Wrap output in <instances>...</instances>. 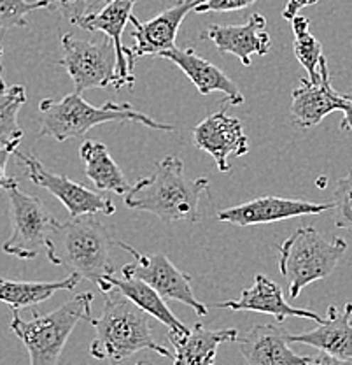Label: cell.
<instances>
[{
  "mask_svg": "<svg viewBox=\"0 0 352 365\" xmlns=\"http://www.w3.org/2000/svg\"><path fill=\"white\" fill-rule=\"evenodd\" d=\"M116 245L109 230L93 215L75 216L58 223L51 235L46 257L51 264L62 265L81 279L98 287L105 276L114 274L111 248Z\"/></svg>",
  "mask_w": 352,
  "mask_h": 365,
  "instance_id": "obj_3",
  "label": "cell"
},
{
  "mask_svg": "<svg viewBox=\"0 0 352 365\" xmlns=\"http://www.w3.org/2000/svg\"><path fill=\"white\" fill-rule=\"evenodd\" d=\"M51 11H60L67 20H74V18L81 16L86 13V4L88 0H48Z\"/></svg>",
  "mask_w": 352,
  "mask_h": 365,
  "instance_id": "obj_30",
  "label": "cell"
},
{
  "mask_svg": "<svg viewBox=\"0 0 352 365\" xmlns=\"http://www.w3.org/2000/svg\"><path fill=\"white\" fill-rule=\"evenodd\" d=\"M193 143L198 150L214 158L221 173H230V160L249 153V140L244 125L226 111L212 113L193 128Z\"/></svg>",
  "mask_w": 352,
  "mask_h": 365,
  "instance_id": "obj_12",
  "label": "cell"
},
{
  "mask_svg": "<svg viewBox=\"0 0 352 365\" xmlns=\"http://www.w3.org/2000/svg\"><path fill=\"white\" fill-rule=\"evenodd\" d=\"M39 137H53L58 143H65L74 137H82L98 125L111 123V121L141 123L144 127L165 132H172L176 128L169 123H158L156 120L139 113L127 102L124 104L105 102L104 106L95 108L82 98V93H78V91L62 98H44L39 104Z\"/></svg>",
  "mask_w": 352,
  "mask_h": 365,
  "instance_id": "obj_4",
  "label": "cell"
},
{
  "mask_svg": "<svg viewBox=\"0 0 352 365\" xmlns=\"http://www.w3.org/2000/svg\"><path fill=\"white\" fill-rule=\"evenodd\" d=\"M2 71H4V67H2V48H0V79H2Z\"/></svg>",
  "mask_w": 352,
  "mask_h": 365,
  "instance_id": "obj_35",
  "label": "cell"
},
{
  "mask_svg": "<svg viewBox=\"0 0 352 365\" xmlns=\"http://www.w3.org/2000/svg\"><path fill=\"white\" fill-rule=\"evenodd\" d=\"M218 307L230 311H252V313L270 314L277 319V323H282L289 317L314 319L316 323L324 322V318H321L316 311L309 309V307L291 306L284 297L281 287L268 279L265 274H256L252 287L242 292L237 300H226V302L218 304Z\"/></svg>",
  "mask_w": 352,
  "mask_h": 365,
  "instance_id": "obj_18",
  "label": "cell"
},
{
  "mask_svg": "<svg viewBox=\"0 0 352 365\" xmlns=\"http://www.w3.org/2000/svg\"><path fill=\"white\" fill-rule=\"evenodd\" d=\"M51 9L48 0H0V30L16 29V26H26V16L32 11Z\"/></svg>",
  "mask_w": 352,
  "mask_h": 365,
  "instance_id": "obj_27",
  "label": "cell"
},
{
  "mask_svg": "<svg viewBox=\"0 0 352 365\" xmlns=\"http://www.w3.org/2000/svg\"><path fill=\"white\" fill-rule=\"evenodd\" d=\"M169 341L174 348V365H214L218 348L223 342H237L235 329L209 330L202 323H195L188 334L169 330Z\"/></svg>",
  "mask_w": 352,
  "mask_h": 365,
  "instance_id": "obj_21",
  "label": "cell"
},
{
  "mask_svg": "<svg viewBox=\"0 0 352 365\" xmlns=\"http://www.w3.org/2000/svg\"><path fill=\"white\" fill-rule=\"evenodd\" d=\"M203 39H209L221 53H230L240 60L242 66L249 67L252 56H263L270 51L272 39L267 30L263 14L255 13L240 25H209Z\"/></svg>",
  "mask_w": 352,
  "mask_h": 365,
  "instance_id": "obj_16",
  "label": "cell"
},
{
  "mask_svg": "<svg viewBox=\"0 0 352 365\" xmlns=\"http://www.w3.org/2000/svg\"><path fill=\"white\" fill-rule=\"evenodd\" d=\"M135 365H149V364H146V362H137Z\"/></svg>",
  "mask_w": 352,
  "mask_h": 365,
  "instance_id": "obj_36",
  "label": "cell"
},
{
  "mask_svg": "<svg viewBox=\"0 0 352 365\" xmlns=\"http://www.w3.org/2000/svg\"><path fill=\"white\" fill-rule=\"evenodd\" d=\"M20 144H9V146H0V190H7L13 185H16V180L6 174L7 160H9L11 155H14V151L18 150Z\"/></svg>",
  "mask_w": 352,
  "mask_h": 365,
  "instance_id": "obj_31",
  "label": "cell"
},
{
  "mask_svg": "<svg viewBox=\"0 0 352 365\" xmlns=\"http://www.w3.org/2000/svg\"><path fill=\"white\" fill-rule=\"evenodd\" d=\"M255 2L256 0H202L193 9V13H230V11L245 9Z\"/></svg>",
  "mask_w": 352,
  "mask_h": 365,
  "instance_id": "obj_29",
  "label": "cell"
},
{
  "mask_svg": "<svg viewBox=\"0 0 352 365\" xmlns=\"http://www.w3.org/2000/svg\"><path fill=\"white\" fill-rule=\"evenodd\" d=\"M207 188V178L189 180L184 174L183 160L170 155L156 162L153 176L142 178L132 186L124 204L132 211L149 212L165 223H196L200 220V199Z\"/></svg>",
  "mask_w": 352,
  "mask_h": 365,
  "instance_id": "obj_1",
  "label": "cell"
},
{
  "mask_svg": "<svg viewBox=\"0 0 352 365\" xmlns=\"http://www.w3.org/2000/svg\"><path fill=\"white\" fill-rule=\"evenodd\" d=\"M79 155L85 163L86 176L98 190L117 193V195H127L130 192V182L104 143L92 139L85 140L79 148Z\"/></svg>",
  "mask_w": 352,
  "mask_h": 365,
  "instance_id": "obj_23",
  "label": "cell"
},
{
  "mask_svg": "<svg viewBox=\"0 0 352 365\" xmlns=\"http://www.w3.org/2000/svg\"><path fill=\"white\" fill-rule=\"evenodd\" d=\"M100 292L119 290L127 299H130L135 306H139L144 313H147L149 317L156 318L158 322L164 323V325L169 327V330L177 334H188L189 329L181 322L172 311L169 309V306L165 304V299L158 294L154 288H151L149 284H146L144 281L137 279V277H114V274L111 276H105L102 279V283L98 284Z\"/></svg>",
  "mask_w": 352,
  "mask_h": 365,
  "instance_id": "obj_22",
  "label": "cell"
},
{
  "mask_svg": "<svg viewBox=\"0 0 352 365\" xmlns=\"http://www.w3.org/2000/svg\"><path fill=\"white\" fill-rule=\"evenodd\" d=\"M9 195V216L11 232L9 239L4 242L2 250L6 255L32 260L41 250H46L51 245V235L60 222H56L48 211L43 200L28 195L20 186L13 185L6 190Z\"/></svg>",
  "mask_w": 352,
  "mask_h": 365,
  "instance_id": "obj_7",
  "label": "cell"
},
{
  "mask_svg": "<svg viewBox=\"0 0 352 365\" xmlns=\"http://www.w3.org/2000/svg\"><path fill=\"white\" fill-rule=\"evenodd\" d=\"M14 155H16L18 160L23 162L28 180L36 186L48 190L53 197H56L60 202L65 205L70 218L85 215H97V212L112 216L116 212V205L112 204L111 199L86 188L81 182L72 181L70 178L49 173L46 167L36 158V155L21 153L18 150L14 151Z\"/></svg>",
  "mask_w": 352,
  "mask_h": 365,
  "instance_id": "obj_10",
  "label": "cell"
},
{
  "mask_svg": "<svg viewBox=\"0 0 352 365\" xmlns=\"http://www.w3.org/2000/svg\"><path fill=\"white\" fill-rule=\"evenodd\" d=\"M160 58L170 60L174 66L179 67L184 72V76H188L189 81L196 86L200 95L223 91L226 95V101L232 106L244 104V95L232 79L221 68L210 63L209 60L202 58L193 48L169 49L164 55H160Z\"/></svg>",
  "mask_w": 352,
  "mask_h": 365,
  "instance_id": "obj_19",
  "label": "cell"
},
{
  "mask_svg": "<svg viewBox=\"0 0 352 365\" xmlns=\"http://www.w3.org/2000/svg\"><path fill=\"white\" fill-rule=\"evenodd\" d=\"M237 342L249 365H309L312 360L289 348V332L281 323L255 325Z\"/></svg>",
  "mask_w": 352,
  "mask_h": 365,
  "instance_id": "obj_17",
  "label": "cell"
},
{
  "mask_svg": "<svg viewBox=\"0 0 352 365\" xmlns=\"http://www.w3.org/2000/svg\"><path fill=\"white\" fill-rule=\"evenodd\" d=\"M147 317L149 314L144 313L116 288L104 292L102 314L88 322L95 329L90 355L97 360L119 364L135 353L151 349L165 359H174L172 353L154 339Z\"/></svg>",
  "mask_w": 352,
  "mask_h": 365,
  "instance_id": "obj_2",
  "label": "cell"
},
{
  "mask_svg": "<svg viewBox=\"0 0 352 365\" xmlns=\"http://www.w3.org/2000/svg\"><path fill=\"white\" fill-rule=\"evenodd\" d=\"M81 277L69 274L62 281H13L0 277V302L7 304L13 311L33 307L51 299L56 292L74 290Z\"/></svg>",
  "mask_w": 352,
  "mask_h": 365,
  "instance_id": "obj_24",
  "label": "cell"
},
{
  "mask_svg": "<svg viewBox=\"0 0 352 365\" xmlns=\"http://www.w3.org/2000/svg\"><path fill=\"white\" fill-rule=\"evenodd\" d=\"M93 299L92 292H85L72 297L58 309L48 314L32 311L30 319L21 318L20 311H13L11 330L23 342L30 356V365H58L60 355L72 330L79 322H90L93 318Z\"/></svg>",
  "mask_w": 352,
  "mask_h": 365,
  "instance_id": "obj_5",
  "label": "cell"
},
{
  "mask_svg": "<svg viewBox=\"0 0 352 365\" xmlns=\"http://www.w3.org/2000/svg\"><path fill=\"white\" fill-rule=\"evenodd\" d=\"M347 251L340 237L326 239L314 227H300L279 246V271L287 281L291 299L305 287L328 277Z\"/></svg>",
  "mask_w": 352,
  "mask_h": 365,
  "instance_id": "obj_6",
  "label": "cell"
},
{
  "mask_svg": "<svg viewBox=\"0 0 352 365\" xmlns=\"http://www.w3.org/2000/svg\"><path fill=\"white\" fill-rule=\"evenodd\" d=\"M200 2L202 0H176L174 6L166 7L153 20L144 23L132 16L130 23L134 25L132 36L135 39L132 51H134L135 60L142 56H160L169 49L176 48L181 23Z\"/></svg>",
  "mask_w": 352,
  "mask_h": 365,
  "instance_id": "obj_15",
  "label": "cell"
},
{
  "mask_svg": "<svg viewBox=\"0 0 352 365\" xmlns=\"http://www.w3.org/2000/svg\"><path fill=\"white\" fill-rule=\"evenodd\" d=\"M293 34H294V56L302 67L305 68L309 79L312 83L321 81V60L323 56V46L310 32V21L305 16H294L293 20Z\"/></svg>",
  "mask_w": 352,
  "mask_h": 365,
  "instance_id": "obj_26",
  "label": "cell"
},
{
  "mask_svg": "<svg viewBox=\"0 0 352 365\" xmlns=\"http://www.w3.org/2000/svg\"><path fill=\"white\" fill-rule=\"evenodd\" d=\"M351 322H352V317H351Z\"/></svg>",
  "mask_w": 352,
  "mask_h": 365,
  "instance_id": "obj_37",
  "label": "cell"
},
{
  "mask_svg": "<svg viewBox=\"0 0 352 365\" xmlns=\"http://www.w3.org/2000/svg\"><path fill=\"white\" fill-rule=\"evenodd\" d=\"M333 202H309V200L286 199L279 195H265L252 199L249 202L221 209L215 218L223 223L237 227L267 225V223L281 222V220L298 218V216L323 215L331 211Z\"/></svg>",
  "mask_w": 352,
  "mask_h": 365,
  "instance_id": "obj_13",
  "label": "cell"
},
{
  "mask_svg": "<svg viewBox=\"0 0 352 365\" xmlns=\"http://www.w3.org/2000/svg\"><path fill=\"white\" fill-rule=\"evenodd\" d=\"M321 2V0H287L286 7H284L282 11V18L284 20H293L294 16H298L300 14V11L304 9V7H309V6H314V4Z\"/></svg>",
  "mask_w": 352,
  "mask_h": 365,
  "instance_id": "obj_32",
  "label": "cell"
},
{
  "mask_svg": "<svg viewBox=\"0 0 352 365\" xmlns=\"http://www.w3.org/2000/svg\"><path fill=\"white\" fill-rule=\"evenodd\" d=\"M116 246L123 248L127 253L134 257V264H127L121 269L124 277H137L149 284L151 288L158 292L164 299L177 300L191 307L198 317H207L209 309L206 304L196 299L195 292L191 288V276L181 271L179 267L169 260L166 255H142L141 251L132 248L124 242H116Z\"/></svg>",
  "mask_w": 352,
  "mask_h": 365,
  "instance_id": "obj_9",
  "label": "cell"
},
{
  "mask_svg": "<svg viewBox=\"0 0 352 365\" xmlns=\"http://www.w3.org/2000/svg\"><path fill=\"white\" fill-rule=\"evenodd\" d=\"M137 0H104L102 7L95 13H82L81 16L74 18L72 23L86 32H102L107 39L114 44L117 56V78H119V88L123 86H134L135 76V56L132 48L123 46V32L134 16V6Z\"/></svg>",
  "mask_w": 352,
  "mask_h": 365,
  "instance_id": "obj_11",
  "label": "cell"
},
{
  "mask_svg": "<svg viewBox=\"0 0 352 365\" xmlns=\"http://www.w3.org/2000/svg\"><path fill=\"white\" fill-rule=\"evenodd\" d=\"M58 66L70 76L74 91L78 93L92 88H107L111 85L119 90L116 49L109 39L92 43L65 34L62 36V58Z\"/></svg>",
  "mask_w": 352,
  "mask_h": 365,
  "instance_id": "obj_8",
  "label": "cell"
},
{
  "mask_svg": "<svg viewBox=\"0 0 352 365\" xmlns=\"http://www.w3.org/2000/svg\"><path fill=\"white\" fill-rule=\"evenodd\" d=\"M321 81L312 83L302 79L300 86L291 93V120L300 128H312L319 125L333 111H343L349 95L338 93L331 86L326 58L321 60Z\"/></svg>",
  "mask_w": 352,
  "mask_h": 365,
  "instance_id": "obj_14",
  "label": "cell"
},
{
  "mask_svg": "<svg viewBox=\"0 0 352 365\" xmlns=\"http://www.w3.org/2000/svg\"><path fill=\"white\" fill-rule=\"evenodd\" d=\"M309 365H352V359H336V356L328 355V353L319 351L316 356H312Z\"/></svg>",
  "mask_w": 352,
  "mask_h": 365,
  "instance_id": "obj_33",
  "label": "cell"
},
{
  "mask_svg": "<svg viewBox=\"0 0 352 365\" xmlns=\"http://www.w3.org/2000/svg\"><path fill=\"white\" fill-rule=\"evenodd\" d=\"M342 113H343V118H342V123H340V130L351 132L352 134V95H349V98H347V106Z\"/></svg>",
  "mask_w": 352,
  "mask_h": 365,
  "instance_id": "obj_34",
  "label": "cell"
},
{
  "mask_svg": "<svg viewBox=\"0 0 352 365\" xmlns=\"http://www.w3.org/2000/svg\"><path fill=\"white\" fill-rule=\"evenodd\" d=\"M352 302H347L342 311L328 307V318L319 327L304 334H289V342L316 348L336 359H352Z\"/></svg>",
  "mask_w": 352,
  "mask_h": 365,
  "instance_id": "obj_20",
  "label": "cell"
},
{
  "mask_svg": "<svg viewBox=\"0 0 352 365\" xmlns=\"http://www.w3.org/2000/svg\"><path fill=\"white\" fill-rule=\"evenodd\" d=\"M26 102L25 86H6L0 79V146L20 144L23 130L18 123V113Z\"/></svg>",
  "mask_w": 352,
  "mask_h": 365,
  "instance_id": "obj_25",
  "label": "cell"
},
{
  "mask_svg": "<svg viewBox=\"0 0 352 365\" xmlns=\"http://www.w3.org/2000/svg\"><path fill=\"white\" fill-rule=\"evenodd\" d=\"M333 220L338 228L352 230V169L346 178L338 180L333 192Z\"/></svg>",
  "mask_w": 352,
  "mask_h": 365,
  "instance_id": "obj_28",
  "label": "cell"
}]
</instances>
